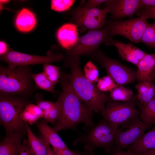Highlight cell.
Masks as SVG:
<instances>
[{"label": "cell", "mask_w": 155, "mask_h": 155, "mask_svg": "<svg viewBox=\"0 0 155 155\" xmlns=\"http://www.w3.org/2000/svg\"><path fill=\"white\" fill-rule=\"evenodd\" d=\"M137 116L124 123L116 131L115 138L116 148L122 149L138 141L151 126Z\"/></svg>", "instance_id": "11"}, {"label": "cell", "mask_w": 155, "mask_h": 155, "mask_svg": "<svg viewBox=\"0 0 155 155\" xmlns=\"http://www.w3.org/2000/svg\"><path fill=\"white\" fill-rule=\"evenodd\" d=\"M155 148V125L153 127L144 134L137 142L129 147L128 149L136 155Z\"/></svg>", "instance_id": "20"}, {"label": "cell", "mask_w": 155, "mask_h": 155, "mask_svg": "<svg viewBox=\"0 0 155 155\" xmlns=\"http://www.w3.org/2000/svg\"><path fill=\"white\" fill-rule=\"evenodd\" d=\"M106 1V0H89L83 6L80 7L85 9H93L97 7Z\"/></svg>", "instance_id": "36"}, {"label": "cell", "mask_w": 155, "mask_h": 155, "mask_svg": "<svg viewBox=\"0 0 155 155\" xmlns=\"http://www.w3.org/2000/svg\"><path fill=\"white\" fill-rule=\"evenodd\" d=\"M136 105V96L124 102L114 101L109 98L105 108L100 113L103 119L117 131L124 123L140 115Z\"/></svg>", "instance_id": "7"}, {"label": "cell", "mask_w": 155, "mask_h": 155, "mask_svg": "<svg viewBox=\"0 0 155 155\" xmlns=\"http://www.w3.org/2000/svg\"><path fill=\"white\" fill-rule=\"evenodd\" d=\"M43 138L47 149V155H55L53 149H52L50 146V145Z\"/></svg>", "instance_id": "41"}, {"label": "cell", "mask_w": 155, "mask_h": 155, "mask_svg": "<svg viewBox=\"0 0 155 155\" xmlns=\"http://www.w3.org/2000/svg\"><path fill=\"white\" fill-rule=\"evenodd\" d=\"M55 155H96L93 152L85 150L84 151L72 150L70 149H61L53 147Z\"/></svg>", "instance_id": "33"}, {"label": "cell", "mask_w": 155, "mask_h": 155, "mask_svg": "<svg viewBox=\"0 0 155 155\" xmlns=\"http://www.w3.org/2000/svg\"><path fill=\"white\" fill-rule=\"evenodd\" d=\"M75 1L73 0H52L51 8L53 10L58 12L64 11L70 8Z\"/></svg>", "instance_id": "31"}, {"label": "cell", "mask_w": 155, "mask_h": 155, "mask_svg": "<svg viewBox=\"0 0 155 155\" xmlns=\"http://www.w3.org/2000/svg\"><path fill=\"white\" fill-rule=\"evenodd\" d=\"M104 8L111 14L112 20L132 17L144 7L141 0H107Z\"/></svg>", "instance_id": "13"}, {"label": "cell", "mask_w": 155, "mask_h": 155, "mask_svg": "<svg viewBox=\"0 0 155 155\" xmlns=\"http://www.w3.org/2000/svg\"><path fill=\"white\" fill-rule=\"evenodd\" d=\"M60 81L62 91L57 101L60 109V116L53 128L56 132L66 129H75L82 123L89 127L94 125L93 111L77 96L70 86L66 75Z\"/></svg>", "instance_id": "1"}, {"label": "cell", "mask_w": 155, "mask_h": 155, "mask_svg": "<svg viewBox=\"0 0 155 155\" xmlns=\"http://www.w3.org/2000/svg\"><path fill=\"white\" fill-rule=\"evenodd\" d=\"M36 104L43 112L48 111L53 107L56 104V102H53L48 101H44L40 98L36 99Z\"/></svg>", "instance_id": "35"}, {"label": "cell", "mask_w": 155, "mask_h": 155, "mask_svg": "<svg viewBox=\"0 0 155 155\" xmlns=\"http://www.w3.org/2000/svg\"><path fill=\"white\" fill-rule=\"evenodd\" d=\"M118 85L111 77L107 75L99 79L96 85L100 91L104 92H110Z\"/></svg>", "instance_id": "30"}, {"label": "cell", "mask_w": 155, "mask_h": 155, "mask_svg": "<svg viewBox=\"0 0 155 155\" xmlns=\"http://www.w3.org/2000/svg\"><path fill=\"white\" fill-rule=\"evenodd\" d=\"M57 36L61 45L68 51L73 46L79 38L78 28L72 23L65 24L58 30Z\"/></svg>", "instance_id": "16"}, {"label": "cell", "mask_w": 155, "mask_h": 155, "mask_svg": "<svg viewBox=\"0 0 155 155\" xmlns=\"http://www.w3.org/2000/svg\"><path fill=\"white\" fill-rule=\"evenodd\" d=\"M149 24L144 17L130 19L126 20H111L105 27L111 36L116 35L123 36L131 42H141L143 34Z\"/></svg>", "instance_id": "9"}, {"label": "cell", "mask_w": 155, "mask_h": 155, "mask_svg": "<svg viewBox=\"0 0 155 155\" xmlns=\"http://www.w3.org/2000/svg\"><path fill=\"white\" fill-rule=\"evenodd\" d=\"M9 51L6 44L3 42H0V54L1 56L6 54Z\"/></svg>", "instance_id": "40"}, {"label": "cell", "mask_w": 155, "mask_h": 155, "mask_svg": "<svg viewBox=\"0 0 155 155\" xmlns=\"http://www.w3.org/2000/svg\"><path fill=\"white\" fill-rule=\"evenodd\" d=\"M24 135L15 133L6 135L0 143V155H18Z\"/></svg>", "instance_id": "17"}, {"label": "cell", "mask_w": 155, "mask_h": 155, "mask_svg": "<svg viewBox=\"0 0 155 155\" xmlns=\"http://www.w3.org/2000/svg\"><path fill=\"white\" fill-rule=\"evenodd\" d=\"M43 111L37 105L28 104L21 113V119L25 122L32 125L41 117Z\"/></svg>", "instance_id": "23"}, {"label": "cell", "mask_w": 155, "mask_h": 155, "mask_svg": "<svg viewBox=\"0 0 155 155\" xmlns=\"http://www.w3.org/2000/svg\"><path fill=\"white\" fill-rule=\"evenodd\" d=\"M43 72L48 79L55 85L59 81L61 75L59 68L49 63L43 64Z\"/></svg>", "instance_id": "27"}, {"label": "cell", "mask_w": 155, "mask_h": 155, "mask_svg": "<svg viewBox=\"0 0 155 155\" xmlns=\"http://www.w3.org/2000/svg\"><path fill=\"white\" fill-rule=\"evenodd\" d=\"M138 94L136 105L139 108L146 105L155 97V86L153 82L138 83L135 86Z\"/></svg>", "instance_id": "19"}, {"label": "cell", "mask_w": 155, "mask_h": 155, "mask_svg": "<svg viewBox=\"0 0 155 155\" xmlns=\"http://www.w3.org/2000/svg\"><path fill=\"white\" fill-rule=\"evenodd\" d=\"M141 42L149 47L155 49V21L149 24L143 34Z\"/></svg>", "instance_id": "28"}, {"label": "cell", "mask_w": 155, "mask_h": 155, "mask_svg": "<svg viewBox=\"0 0 155 155\" xmlns=\"http://www.w3.org/2000/svg\"><path fill=\"white\" fill-rule=\"evenodd\" d=\"M18 155H34L29 146L27 140L23 142Z\"/></svg>", "instance_id": "37"}, {"label": "cell", "mask_w": 155, "mask_h": 155, "mask_svg": "<svg viewBox=\"0 0 155 155\" xmlns=\"http://www.w3.org/2000/svg\"><path fill=\"white\" fill-rule=\"evenodd\" d=\"M36 125L43 137L53 147L61 149H69L57 132L48 125L44 119L39 121Z\"/></svg>", "instance_id": "18"}, {"label": "cell", "mask_w": 155, "mask_h": 155, "mask_svg": "<svg viewBox=\"0 0 155 155\" xmlns=\"http://www.w3.org/2000/svg\"><path fill=\"white\" fill-rule=\"evenodd\" d=\"M28 104L22 98L0 94V121L6 135L15 133H27L26 122L20 115Z\"/></svg>", "instance_id": "3"}, {"label": "cell", "mask_w": 155, "mask_h": 155, "mask_svg": "<svg viewBox=\"0 0 155 155\" xmlns=\"http://www.w3.org/2000/svg\"><path fill=\"white\" fill-rule=\"evenodd\" d=\"M27 135V143L34 155H47V149L43 137L38 138L33 133L26 122Z\"/></svg>", "instance_id": "22"}, {"label": "cell", "mask_w": 155, "mask_h": 155, "mask_svg": "<svg viewBox=\"0 0 155 155\" xmlns=\"http://www.w3.org/2000/svg\"><path fill=\"white\" fill-rule=\"evenodd\" d=\"M36 19L34 15L28 9L24 8L18 14L16 20V25L20 31L28 32L34 27Z\"/></svg>", "instance_id": "21"}, {"label": "cell", "mask_w": 155, "mask_h": 155, "mask_svg": "<svg viewBox=\"0 0 155 155\" xmlns=\"http://www.w3.org/2000/svg\"><path fill=\"white\" fill-rule=\"evenodd\" d=\"M116 131L103 119L92 127L87 133L76 138L73 145L82 144L84 145L85 150L92 152L96 148H102L108 154L113 148Z\"/></svg>", "instance_id": "5"}, {"label": "cell", "mask_w": 155, "mask_h": 155, "mask_svg": "<svg viewBox=\"0 0 155 155\" xmlns=\"http://www.w3.org/2000/svg\"><path fill=\"white\" fill-rule=\"evenodd\" d=\"M137 13L139 16H143L147 20L149 18L155 19V7L143 8Z\"/></svg>", "instance_id": "34"}, {"label": "cell", "mask_w": 155, "mask_h": 155, "mask_svg": "<svg viewBox=\"0 0 155 155\" xmlns=\"http://www.w3.org/2000/svg\"><path fill=\"white\" fill-rule=\"evenodd\" d=\"M139 155H155V148L147 150Z\"/></svg>", "instance_id": "42"}, {"label": "cell", "mask_w": 155, "mask_h": 155, "mask_svg": "<svg viewBox=\"0 0 155 155\" xmlns=\"http://www.w3.org/2000/svg\"><path fill=\"white\" fill-rule=\"evenodd\" d=\"M91 57L93 61H96L104 67L108 75L118 85L124 86L133 83L136 80V71L108 57L99 49Z\"/></svg>", "instance_id": "8"}, {"label": "cell", "mask_w": 155, "mask_h": 155, "mask_svg": "<svg viewBox=\"0 0 155 155\" xmlns=\"http://www.w3.org/2000/svg\"><path fill=\"white\" fill-rule=\"evenodd\" d=\"M84 74L90 82L95 84L99 78V72L96 65L91 61H89L84 67Z\"/></svg>", "instance_id": "29"}, {"label": "cell", "mask_w": 155, "mask_h": 155, "mask_svg": "<svg viewBox=\"0 0 155 155\" xmlns=\"http://www.w3.org/2000/svg\"><path fill=\"white\" fill-rule=\"evenodd\" d=\"M32 77L38 88L51 93L55 92V85L48 79L43 72L32 74Z\"/></svg>", "instance_id": "26"}, {"label": "cell", "mask_w": 155, "mask_h": 155, "mask_svg": "<svg viewBox=\"0 0 155 155\" xmlns=\"http://www.w3.org/2000/svg\"><path fill=\"white\" fill-rule=\"evenodd\" d=\"M114 41L106 27L98 30L89 31L79 38L73 46L67 51V60L80 57L82 55L91 56L102 44L111 45H114Z\"/></svg>", "instance_id": "6"}, {"label": "cell", "mask_w": 155, "mask_h": 155, "mask_svg": "<svg viewBox=\"0 0 155 155\" xmlns=\"http://www.w3.org/2000/svg\"><path fill=\"white\" fill-rule=\"evenodd\" d=\"M104 9L96 7L85 9L78 7L70 12L71 19L75 24L80 32L83 33L87 30H97L106 26L107 14Z\"/></svg>", "instance_id": "10"}, {"label": "cell", "mask_w": 155, "mask_h": 155, "mask_svg": "<svg viewBox=\"0 0 155 155\" xmlns=\"http://www.w3.org/2000/svg\"><path fill=\"white\" fill-rule=\"evenodd\" d=\"M60 114V109L57 102L55 106L50 110L43 112L42 117L47 122L54 123L59 119Z\"/></svg>", "instance_id": "32"}, {"label": "cell", "mask_w": 155, "mask_h": 155, "mask_svg": "<svg viewBox=\"0 0 155 155\" xmlns=\"http://www.w3.org/2000/svg\"><path fill=\"white\" fill-rule=\"evenodd\" d=\"M137 66L136 80L138 83L153 82L155 78V53H147Z\"/></svg>", "instance_id": "14"}, {"label": "cell", "mask_w": 155, "mask_h": 155, "mask_svg": "<svg viewBox=\"0 0 155 155\" xmlns=\"http://www.w3.org/2000/svg\"><path fill=\"white\" fill-rule=\"evenodd\" d=\"M139 109V117L143 121L150 126L155 125V97Z\"/></svg>", "instance_id": "24"}, {"label": "cell", "mask_w": 155, "mask_h": 155, "mask_svg": "<svg viewBox=\"0 0 155 155\" xmlns=\"http://www.w3.org/2000/svg\"><path fill=\"white\" fill-rule=\"evenodd\" d=\"M67 61L71 71L66 75L75 93L93 111L98 113L104 109L105 103L109 98L85 77L81 68L80 57L68 59Z\"/></svg>", "instance_id": "2"}, {"label": "cell", "mask_w": 155, "mask_h": 155, "mask_svg": "<svg viewBox=\"0 0 155 155\" xmlns=\"http://www.w3.org/2000/svg\"><path fill=\"white\" fill-rule=\"evenodd\" d=\"M113 154V155H136L129 149L127 151H124L116 148L114 150Z\"/></svg>", "instance_id": "38"}, {"label": "cell", "mask_w": 155, "mask_h": 155, "mask_svg": "<svg viewBox=\"0 0 155 155\" xmlns=\"http://www.w3.org/2000/svg\"><path fill=\"white\" fill-rule=\"evenodd\" d=\"M63 58V54L54 53L50 51L46 56L33 55L13 51H9L1 56V59L7 63L8 67L10 68L29 65L50 63L59 62Z\"/></svg>", "instance_id": "12"}, {"label": "cell", "mask_w": 155, "mask_h": 155, "mask_svg": "<svg viewBox=\"0 0 155 155\" xmlns=\"http://www.w3.org/2000/svg\"><path fill=\"white\" fill-rule=\"evenodd\" d=\"M141 1L144 8L155 7V0H141Z\"/></svg>", "instance_id": "39"}, {"label": "cell", "mask_w": 155, "mask_h": 155, "mask_svg": "<svg viewBox=\"0 0 155 155\" xmlns=\"http://www.w3.org/2000/svg\"><path fill=\"white\" fill-rule=\"evenodd\" d=\"M153 84H154L155 86V78H154V80H153Z\"/></svg>", "instance_id": "44"}, {"label": "cell", "mask_w": 155, "mask_h": 155, "mask_svg": "<svg viewBox=\"0 0 155 155\" xmlns=\"http://www.w3.org/2000/svg\"><path fill=\"white\" fill-rule=\"evenodd\" d=\"M114 45L117 48L119 55L123 60L136 66L147 54L130 43H125L116 40H115Z\"/></svg>", "instance_id": "15"}, {"label": "cell", "mask_w": 155, "mask_h": 155, "mask_svg": "<svg viewBox=\"0 0 155 155\" xmlns=\"http://www.w3.org/2000/svg\"><path fill=\"white\" fill-rule=\"evenodd\" d=\"M32 75L28 66L14 68L1 66L0 94L13 96L28 94L32 87Z\"/></svg>", "instance_id": "4"}, {"label": "cell", "mask_w": 155, "mask_h": 155, "mask_svg": "<svg viewBox=\"0 0 155 155\" xmlns=\"http://www.w3.org/2000/svg\"><path fill=\"white\" fill-rule=\"evenodd\" d=\"M0 3H6L7 2H8V0H0Z\"/></svg>", "instance_id": "43"}, {"label": "cell", "mask_w": 155, "mask_h": 155, "mask_svg": "<svg viewBox=\"0 0 155 155\" xmlns=\"http://www.w3.org/2000/svg\"><path fill=\"white\" fill-rule=\"evenodd\" d=\"M110 92V98L117 102H126L131 100L133 96L132 90L123 85H118Z\"/></svg>", "instance_id": "25"}]
</instances>
